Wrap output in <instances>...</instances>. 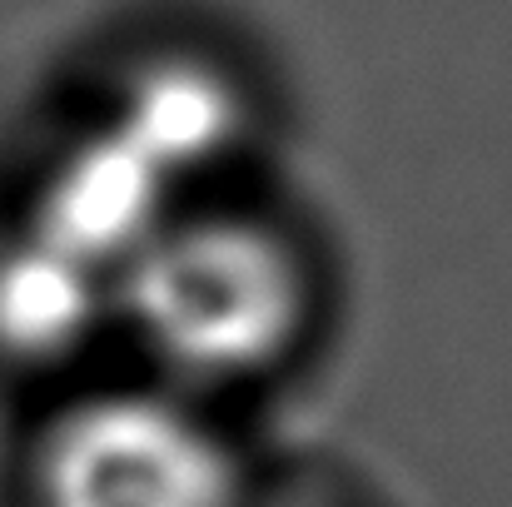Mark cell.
<instances>
[{
  "instance_id": "obj_1",
  "label": "cell",
  "mask_w": 512,
  "mask_h": 507,
  "mask_svg": "<svg viewBox=\"0 0 512 507\" xmlns=\"http://www.w3.org/2000/svg\"><path fill=\"white\" fill-rule=\"evenodd\" d=\"M314 319V274L289 229L204 194L120 279V329L179 388L279 368Z\"/></svg>"
},
{
  "instance_id": "obj_2",
  "label": "cell",
  "mask_w": 512,
  "mask_h": 507,
  "mask_svg": "<svg viewBox=\"0 0 512 507\" xmlns=\"http://www.w3.org/2000/svg\"><path fill=\"white\" fill-rule=\"evenodd\" d=\"M40 507H244V463L179 383L75 398L35 448Z\"/></svg>"
},
{
  "instance_id": "obj_3",
  "label": "cell",
  "mask_w": 512,
  "mask_h": 507,
  "mask_svg": "<svg viewBox=\"0 0 512 507\" xmlns=\"http://www.w3.org/2000/svg\"><path fill=\"white\" fill-rule=\"evenodd\" d=\"M194 199L199 194L174 184L120 125L100 115L90 130L70 135L45 155L20 209V224L80 254L85 264L125 279V269Z\"/></svg>"
},
{
  "instance_id": "obj_4",
  "label": "cell",
  "mask_w": 512,
  "mask_h": 507,
  "mask_svg": "<svg viewBox=\"0 0 512 507\" xmlns=\"http://www.w3.org/2000/svg\"><path fill=\"white\" fill-rule=\"evenodd\" d=\"M105 120L120 125L174 184L204 194L249 150L254 100L219 60L194 50H155L125 70Z\"/></svg>"
},
{
  "instance_id": "obj_5",
  "label": "cell",
  "mask_w": 512,
  "mask_h": 507,
  "mask_svg": "<svg viewBox=\"0 0 512 507\" xmlns=\"http://www.w3.org/2000/svg\"><path fill=\"white\" fill-rule=\"evenodd\" d=\"M120 324V279L50 244L30 224L0 239V358L55 368Z\"/></svg>"
}]
</instances>
